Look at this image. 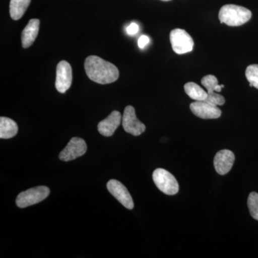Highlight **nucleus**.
Here are the masks:
<instances>
[{"label": "nucleus", "instance_id": "obj_13", "mask_svg": "<svg viewBox=\"0 0 258 258\" xmlns=\"http://www.w3.org/2000/svg\"><path fill=\"white\" fill-rule=\"evenodd\" d=\"M122 121L120 112L114 111L108 115L106 119L101 120L98 125V130L104 137H111L115 131L119 126Z\"/></svg>", "mask_w": 258, "mask_h": 258}, {"label": "nucleus", "instance_id": "obj_6", "mask_svg": "<svg viewBox=\"0 0 258 258\" xmlns=\"http://www.w3.org/2000/svg\"><path fill=\"white\" fill-rule=\"evenodd\" d=\"M202 84L208 91V98L205 101L209 102L215 106H222L225 104V99L222 95L219 94L222 88L225 87L224 85H219L218 80L215 76L208 75L205 76L201 81Z\"/></svg>", "mask_w": 258, "mask_h": 258}, {"label": "nucleus", "instance_id": "obj_2", "mask_svg": "<svg viewBox=\"0 0 258 258\" xmlns=\"http://www.w3.org/2000/svg\"><path fill=\"white\" fill-rule=\"evenodd\" d=\"M252 18L250 10L235 5H226L222 7L219 13L220 23L231 27L244 25Z\"/></svg>", "mask_w": 258, "mask_h": 258}, {"label": "nucleus", "instance_id": "obj_8", "mask_svg": "<svg viewBox=\"0 0 258 258\" xmlns=\"http://www.w3.org/2000/svg\"><path fill=\"white\" fill-rule=\"evenodd\" d=\"M72 81L73 73L71 64L67 61H60L56 69V89L60 93H66L71 88Z\"/></svg>", "mask_w": 258, "mask_h": 258}, {"label": "nucleus", "instance_id": "obj_7", "mask_svg": "<svg viewBox=\"0 0 258 258\" xmlns=\"http://www.w3.org/2000/svg\"><path fill=\"white\" fill-rule=\"evenodd\" d=\"M122 125L125 132L135 137L143 134L146 130V125L137 118L135 109L132 106L125 107L122 116Z\"/></svg>", "mask_w": 258, "mask_h": 258}, {"label": "nucleus", "instance_id": "obj_10", "mask_svg": "<svg viewBox=\"0 0 258 258\" xmlns=\"http://www.w3.org/2000/svg\"><path fill=\"white\" fill-rule=\"evenodd\" d=\"M87 151V145L83 139L74 137L70 141L66 148L60 152V160L69 161L84 155Z\"/></svg>", "mask_w": 258, "mask_h": 258}, {"label": "nucleus", "instance_id": "obj_20", "mask_svg": "<svg viewBox=\"0 0 258 258\" xmlns=\"http://www.w3.org/2000/svg\"><path fill=\"white\" fill-rule=\"evenodd\" d=\"M139 27L137 23H132L128 25V28L126 29L127 33L130 35H134L139 32Z\"/></svg>", "mask_w": 258, "mask_h": 258}, {"label": "nucleus", "instance_id": "obj_1", "mask_svg": "<svg viewBox=\"0 0 258 258\" xmlns=\"http://www.w3.org/2000/svg\"><path fill=\"white\" fill-rule=\"evenodd\" d=\"M84 67L89 79L99 84H109L119 77V71L114 64L98 56L88 57L85 60Z\"/></svg>", "mask_w": 258, "mask_h": 258}, {"label": "nucleus", "instance_id": "obj_9", "mask_svg": "<svg viewBox=\"0 0 258 258\" xmlns=\"http://www.w3.org/2000/svg\"><path fill=\"white\" fill-rule=\"evenodd\" d=\"M107 188L109 192L125 208L128 210H132L134 208L133 199L126 187L119 181L115 179L110 180L107 183Z\"/></svg>", "mask_w": 258, "mask_h": 258}, {"label": "nucleus", "instance_id": "obj_17", "mask_svg": "<svg viewBox=\"0 0 258 258\" xmlns=\"http://www.w3.org/2000/svg\"><path fill=\"white\" fill-rule=\"evenodd\" d=\"M184 91L187 96L195 101H203L208 98V92L194 82L186 83L184 85Z\"/></svg>", "mask_w": 258, "mask_h": 258}, {"label": "nucleus", "instance_id": "obj_3", "mask_svg": "<svg viewBox=\"0 0 258 258\" xmlns=\"http://www.w3.org/2000/svg\"><path fill=\"white\" fill-rule=\"evenodd\" d=\"M153 180L158 189L167 195H174L179 191L176 178L164 169H157L153 173Z\"/></svg>", "mask_w": 258, "mask_h": 258}, {"label": "nucleus", "instance_id": "obj_16", "mask_svg": "<svg viewBox=\"0 0 258 258\" xmlns=\"http://www.w3.org/2000/svg\"><path fill=\"white\" fill-rule=\"evenodd\" d=\"M31 0H10V13L12 19L18 20L23 18Z\"/></svg>", "mask_w": 258, "mask_h": 258}, {"label": "nucleus", "instance_id": "obj_18", "mask_svg": "<svg viewBox=\"0 0 258 258\" xmlns=\"http://www.w3.org/2000/svg\"><path fill=\"white\" fill-rule=\"evenodd\" d=\"M245 76L249 83V86L258 89V64L249 66L246 69Z\"/></svg>", "mask_w": 258, "mask_h": 258}, {"label": "nucleus", "instance_id": "obj_21", "mask_svg": "<svg viewBox=\"0 0 258 258\" xmlns=\"http://www.w3.org/2000/svg\"><path fill=\"white\" fill-rule=\"evenodd\" d=\"M149 42V38L147 35H142L139 38L138 45L141 49H144V47L147 46Z\"/></svg>", "mask_w": 258, "mask_h": 258}, {"label": "nucleus", "instance_id": "obj_4", "mask_svg": "<svg viewBox=\"0 0 258 258\" xmlns=\"http://www.w3.org/2000/svg\"><path fill=\"white\" fill-rule=\"evenodd\" d=\"M169 38L173 50L178 55H183L193 50L195 43L192 37L183 29L171 30Z\"/></svg>", "mask_w": 258, "mask_h": 258}, {"label": "nucleus", "instance_id": "obj_22", "mask_svg": "<svg viewBox=\"0 0 258 258\" xmlns=\"http://www.w3.org/2000/svg\"><path fill=\"white\" fill-rule=\"evenodd\" d=\"M161 1H163V2H169V1H171V0H161Z\"/></svg>", "mask_w": 258, "mask_h": 258}, {"label": "nucleus", "instance_id": "obj_5", "mask_svg": "<svg viewBox=\"0 0 258 258\" xmlns=\"http://www.w3.org/2000/svg\"><path fill=\"white\" fill-rule=\"evenodd\" d=\"M50 189L45 186H36L18 195L16 204L18 208H25L43 201L50 195Z\"/></svg>", "mask_w": 258, "mask_h": 258}, {"label": "nucleus", "instance_id": "obj_14", "mask_svg": "<svg viewBox=\"0 0 258 258\" xmlns=\"http://www.w3.org/2000/svg\"><path fill=\"white\" fill-rule=\"evenodd\" d=\"M40 28V20L38 19H32L29 21L22 32V45L23 48H28L34 43L38 35Z\"/></svg>", "mask_w": 258, "mask_h": 258}, {"label": "nucleus", "instance_id": "obj_15", "mask_svg": "<svg viewBox=\"0 0 258 258\" xmlns=\"http://www.w3.org/2000/svg\"><path fill=\"white\" fill-rule=\"evenodd\" d=\"M18 126L16 122L6 117L0 118V138L11 139L17 135Z\"/></svg>", "mask_w": 258, "mask_h": 258}, {"label": "nucleus", "instance_id": "obj_11", "mask_svg": "<svg viewBox=\"0 0 258 258\" xmlns=\"http://www.w3.org/2000/svg\"><path fill=\"white\" fill-rule=\"evenodd\" d=\"M190 109L194 114L203 119H215L222 115L221 110L217 106L205 101L193 102L190 104Z\"/></svg>", "mask_w": 258, "mask_h": 258}, {"label": "nucleus", "instance_id": "obj_12", "mask_svg": "<svg viewBox=\"0 0 258 258\" xmlns=\"http://www.w3.org/2000/svg\"><path fill=\"white\" fill-rule=\"evenodd\" d=\"M235 154L227 149L217 153L214 159L215 170L220 175H225L232 169L235 162Z\"/></svg>", "mask_w": 258, "mask_h": 258}, {"label": "nucleus", "instance_id": "obj_19", "mask_svg": "<svg viewBox=\"0 0 258 258\" xmlns=\"http://www.w3.org/2000/svg\"><path fill=\"white\" fill-rule=\"evenodd\" d=\"M247 206H248L249 213L254 220L258 221V194L251 192L249 194L247 200Z\"/></svg>", "mask_w": 258, "mask_h": 258}]
</instances>
